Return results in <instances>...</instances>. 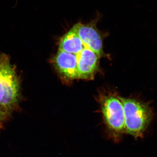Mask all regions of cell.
Here are the masks:
<instances>
[{
	"mask_svg": "<svg viewBox=\"0 0 157 157\" xmlns=\"http://www.w3.org/2000/svg\"><path fill=\"white\" fill-rule=\"evenodd\" d=\"M76 56L78 78L87 79L92 77L98 69L99 56L86 47Z\"/></svg>",
	"mask_w": 157,
	"mask_h": 157,
	"instance_id": "cell-6",
	"label": "cell"
},
{
	"mask_svg": "<svg viewBox=\"0 0 157 157\" xmlns=\"http://www.w3.org/2000/svg\"><path fill=\"white\" fill-rule=\"evenodd\" d=\"M102 114L109 135L118 141L125 133L123 105L119 98L113 96L106 98L101 105Z\"/></svg>",
	"mask_w": 157,
	"mask_h": 157,
	"instance_id": "cell-3",
	"label": "cell"
},
{
	"mask_svg": "<svg viewBox=\"0 0 157 157\" xmlns=\"http://www.w3.org/2000/svg\"><path fill=\"white\" fill-rule=\"evenodd\" d=\"M54 61L56 70L64 77L70 80L78 78L76 55L59 50Z\"/></svg>",
	"mask_w": 157,
	"mask_h": 157,
	"instance_id": "cell-5",
	"label": "cell"
},
{
	"mask_svg": "<svg viewBox=\"0 0 157 157\" xmlns=\"http://www.w3.org/2000/svg\"><path fill=\"white\" fill-rule=\"evenodd\" d=\"M119 99L123 105L125 133L135 138L143 137L153 116L151 108L135 99Z\"/></svg>",
	"mask_w": 157,
	"mask_h": 157,
	"instance_id": "cell-1",
	"label": "cell"
},
{
	"mask_svg": "<svg viewBox=\"0 0 157 157\" xmlns=\"http://www.w3.org/2000/svg\"><path fill=\"white\" fill-rule=\"evenodd\" d=\"M74 26L85 46L92 50L99 57H101L103 53V42L94 24L85 25L78 22Z\"/></svg>",
	"mask_w": 157,
	"mask_h": 157,
	"instance_id": "cell-4",
	"label": "cell"
},
{
	"mask_svg": "<svg viewBox=\"0 0 157 157\" xmlns=\"http://www.w3.org/2000/svg\"><path fill=\"white\" fill-rule=\"evenodd\" d=\"M10 114V111L0 106V125L7 119Z\"/></svg>",
	"mask_w": 157,
	"mask_h": 157,
	"instance_id": "cell-8",
	"label": "cell"
},
{
	"mask_svg": "<svg viewBox=\"0 0 157 157\" xmlns=\"http://www.w3.org/2000/svg\"><path fill=\"white\" fill-rule=\"evenodd\" d=\"M85 47L74 25L61 38L59 43V50L76 55Z\"/></svg>",
	"mask_w": 157,
	"mask_h": 157,
	"instance_id": "cell-7",
	"label": "cell"
},
{
	"mask_svg": "<svg viewBox=\"0 0 157 157\" xmlns=\"http://www.w3.org/2000/svg\"><path fill=\"white\" fill-rule=\"evenodd\" d=\"M20 84L14 66L9 56L0 55V106L11 112L20 99Z\"/></svg>",
	"mask_w": 157,
	"mask_h": 157,
	"instance_id": "cell-2",
	"label": "cell"
}]
</instances>
